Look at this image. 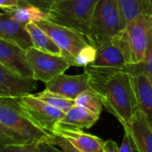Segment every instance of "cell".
Segmentation results:
<instances>
[{
    "label": "cell",
    "instance_id": "f546056e",
    "mask_svg": "<svg viewBox=\"0 0 152 152\" xmlns=\"http://www.w3.org/2000/svg\"><path fill=\"white\" fill-rule=\"evenodd\" d=\"M20 0H0V8L4 10L15 8L20 4Z\"/></svg>",
    "mask_w": 152,
    "mask_h": 152
},
{
    "label": "cell",
    "instance_id": "6da1fadb",
    "mask_svg": "<svg viewBox=\"0 0 152 152\" xmlns=\"http://www.w3.org/2000/svg\"><path fill=\"white\" fill-rule=\"evenodd\" d=\"M90 89L99 97L103 107L117 118L127 132L138 104L132 75L127 69L84 67Z\"/></svg>",
    "mask_w": 152,
    "mask_h": 152
},
{
    "label": "cell",
    "instance_id": "83f0119b",
    "mask_svg": "<svg viewBox=\"0 0 152 152\" xmlns=\"http://www.w3.org/2000/svg\"><path fill=\"white\" fill-rule=\"evenodd\" d=\"M50 143L53 145H58V147L61 149L63 152H80L78 151L74 147H73L66 140H65L63 137L54 134L51 138Z\"/></svg>",
    "mask_w": 152,
    "mask_h": 152
},
{
    "label": "cell",
    "instance_id": "7402d4cb",
    "mask_svg": "<svg viewBox=\"0 0 152 152\" xmlns=\"http://www.w3.org/2000/svg\"><path fill=\"white\" fill-rule=\"evenodd\" d=\"M33 95L36 98H38L39 100L63 111L64 113L68 111L73 105H75V102L73 100L66 99V98H65L61 95H58L56 94L50 93V92L47 91L46 89L40 93H37Z\"/></svg>",
    "mask_w": 152,
    "mask_h": 152
},
{
    "label": "cell",
    "instance_id": "277c9868",
    "mask_svg": "<svg viewBox=\"0 0 152 152\" xmlns=\"http://www.w3.org/2000/svg\"><path fill=\"white\" fill-rule=\"evenodd\" d=\"M117 0H98L88 38L95 49L109 44L125 28Z\"/></svg>",
    "mask_w": 152,
    "mask_h": 152
},
{
    "label": "cell",
    "instance_id": "9a60e30c",
    "mask_svg": "<svg viewBox=\"0 0 152 152\" xmlns=\"http://www.w3.org/2000/svg\"><path fill=\"white\" fill-rule=\"evenodd\" d=\"M132 80L138 109L152 129V84L142 74L132 75Z\"/></svg>",
    "mask_w": 152,
    "mask_h": 152
},
{
    "label": "cell",
    "instance_id": "5bb4252c",
    "mask_svg": "<svg viewBox=\"0 0 152 152\" xmlns=\"http://www.w3.org/2000/svg\"><path fill=\"white\" fill-rule=\"evenodd\" d=\"M0 38L14 43L24 51L32 47V42L25 26L15 21L5 12L0 14Z\"/></svg>",
    "mask_w": 152,
    "mask_h": 152
},
{
    "label": "cell",
    "instance_id": "d6986e66",
    "mask_svg": "<svg viewBox=\"0 0 152 152\" xmlns=\"http://www.w3.org/2000/svg\"><path fill=\"white\" fill-rule=\"evenodd\" d=\"M125 26L139 15H152V0H117Z\"/></svg>",
    "mask_w": 152,
    "mask_h": 152
},
{
    "label": "cell",
    "instance_id": "9c48e42d",
    "mask_svg": "<svg viewBox=\"0 0 152 152\" xmlns=\"http://www.w3.org/2000/svg\"><path fill=\"white\" fill-rule=\"evenodd\" d=\"M46 90L74 101L82 93L91 89L89 86L88 74L84 71L74 76L60 74L46 83Z\"/></svg>",
    "mask_w": 152,
    "mask_h": 152
},
{
    "label": "cell",
    "instance_id": "4dcf8cb0",
    "mask_svg": "<svg viewBox=\"0 0 152 152\" xmlns=\"http://www.w3.org/2000/svg\"><path fill=\"white\" fill-rule=\"evenodd\" d=\"M118 145L113 140H108L104 142L103 152H118Z\"/></svg>",
    "mask_w": 152,
    "mask_h": 152
},
{
    "label": "cell",
    "instance_id": "cb8c5ba5",
    "mask_svg": "<svg viewBox=\"0 0 152 152\" xmlns=\"http://www.w3.org/2000/svg\"><path fill=\"white\" fill-rule=\"evenodd\" d=\"M127 70L131 73V75H144L152 84V29L151 31L148 48L143 61L137 65H128Z\"/></svg>",
    "mask_w": 152,
    "mask_h": 152
},
{
    "label": "cell",
    "instance_id": "5b68a950",
    "mask_svg": "<svg viewBox=\"0 0 152 152\" xmlns=\"http://www.w3.org/2000/svg\"><path fill=\"white\" fill-rule=\"evenodd\" d=\"M0 124L20 134L28 142L50 143L54 135L43 132L29 119L20 104V96H0Z\"/></svg>",
    "mask_w": 152,
    "mask_h": 152
},
{
    "label": "cell",
    "instance_id": "52a82bcc",
    "mask_svg": "<svg viewBox=\"0 0 152 152\" xmlns=\"http://www.w3.org/2000/svg\"><path fill=\"white\" fill-rule=\"evenodd\" d=\"M36 25L57 45L61 50V55L70 62L71 66H73L77 54L89 45L87 40L79 33L47 20H39L36 22Z\"/></svg>",
    "mask_w": 152,
    "mask_h": 152
},
{
    "label": "cell",
    "instance_id": "f1b7e54d",
    "mask_svg": "<svg viewBox=\"0 0 152 152\" xmlns=\"http://www.w3.org/2000/svg\"><path fill=\"white\" fill-rule=\"evenodd\" d=\"M118 152H136L129 134L125 133V136H124L122 144L120 148L118 149Z\"/></svg>",
    "mask_w": 152,
    "mask_h": 152
},
{
    "label": "cell",
    "instance_id": "1f68e13d",
    "mask_svg": "<svg viewBox=\"0 0 152 152\" xmlns=\"http://www.w3.org/2000/svg\"><path fill=\"white\" fill-rule=\"evenodd\" d=\"M1 12H0V14H1Z\"/></svg>",
    "mask_w": 152,
    "mask_h": 152
},
{
    "label": "cell",
    "instance_id": "7c38bea8",
    "mask_svg": "<svg viewBox=\"0 0 152 152\" xmlns=\"http://www.w3.org/2000/svg\"><path fill=\"white\" fill-rule=\"evenodd\" d=\"M54 134L63 137L80 152H103L104 141L98 136L84 133L81 129L56 126Z\"/></svg>",
    "mask_w": 152,
    "mask_h": 152
},
{
    "label": "cell",
    "instance_id": "ba28073f",
    "mask_svg": "<svg viewBox=\"0 0 152 152\" xmlns=\"http://www.w3.org/2000/svg\"><path fill=\"white\" fill-rule=\"evenodd\" d=\"M20 104L29 119L47 134L53 132L65 113L29 94L20 96Z\"/></svg>",
    "mask_w": 152,
    "mask_h": 152
},
{
    "label": "cell",
    "instance_id": "e0dca14e",
    "mask_svg": "<svg viewBox=\"0 0 152 152\" xmlns=\"http://www.w3.org/2000/svg\"><path fill=\"white\" fill-rule=\"evenodd\" d=\"M99 118V116L93 114L85 108L79 105H73L65 113L57 126L81 130L89 129L96 124Z\"/></svg>",
    "mask_w": 152,
    "mask_h": 152
},
{
    "label": "cell",
    "instance_id": "8992f818",
    "mask_svg": "<svg viewBox=\"0 0 152 152\" xmlns=\"http://www.w3.org/2000/svg\"><path fill=\"white\" fill-rule=\"evenodd\" d=\"M25 56L32 70V78L45 84L71 67L70 62L62 55L44 53L33 46L25 50Z\"/></svg>",
    "mask_w": 152,
    "mask_h": 152
},
{
    "label": "cell",
    "instance_id": "44dd1931",
    "mask_svg": "<svg viewBox=\"0 0 152 152\" xmlns=\"http://www.w3.org/2000/svg\"><path fill=\"white\" fill-rule=\"evenodd\" d=\"M0 152H63L55 145L46 142H27L13 145H0Z\"/></svg>",
    "mask_w": 152,
    "mask_h": 152
},
{
    "label": "cell",
    "instance_id": "ffe728a7",
    "mask_svg": "<svg viewBox=\"0 0 152 152\" xmlns=\"http://www.w3.org/2000/svg\"><path fill=\"white\" fill-rule=\"evenodd\" d=\"M24 4L25 5H22L20 3V4L17 7L4 10V12H5L15 21L19 22L23 26L30 22L36 23L42 20H47V12L37 7L28 5L26 4Z\"/></svg>",
    "mask_w": 152,
    "mask_h": 152
},
{
    "label": "cell",
    "instance_id": "4fadbf2b",
    "mask_svg": "<svg viewBox=\"0 0 152 152\" xmlns=\"http://www.w3.org/2000/svg\"><path fill=\"white\" fill-rule=\"evenodd\" d=\"M125 133L130 134L135 151L152 152V129L141 110L135 112L128 131Z\"/></svg>",
    "mask_w": 152,
    "mask_h": 152
},
{
    "label": "cell",
    "instance_id": "484cf974",
    "mask_svg": "<svg viewBox=\"0 0 152 152\" xmlns=\"http://www.w3.org/2000/svg\"><path fill=\"white\" fill-rule=\"evenodd\" d=\"M95 56H96V49L92 45H88L77 54V56L74 59L73 66L84 68L87 65H90L94 61Z\"/></svg>",
    "mask_w": 152,
    "mask_h": 152
},
{
    "label": "cell",
    "instance_id": "ac0fdd59",
    "mask_svg": "<svg viewBox=\"0 0 152 152\" xmlns=\"http://www.w3.org/2000/svg\"><path fill=\"white\" fill-rule=\"evenodd\" d=\"M25 28L28 31L30 40L32 42V46L44 53L61 55V50L57 45L52 40V38L43 31L34 22H30L25 25Z\"/></svg>",
    "mask_w": 152,
    "mask_h": 152
},
{
    "label": "cell",
    "instance_id": "3957f363",
    "mask_svg": "<svg viewBox=\"0 0 152 152\" xmlns=\"http://www.w3.org/2000/svg\"><path fill=\"white\" fill-rule=\"evenodd\" d=\"M98 0H59L47 12V20L82 35L88 42Z\"/></svg>",
    "mask_w": 152,
    "mask_h": 152
},
{
    "label": "cell",
    "instance_id": "603a6c76",
    "mask_svg": "<svg viewBox=\"0 0 152 152\" xmlns=\"http://www.w3.org/2000/svg\"><path fill=\"white\" fill-rule=\"evenodd\" d=\"M75 105L82 106L97 116H100L103 110V103L99 97L92 91L88 90L82 93L74 100Z\"/></svg>",
    "mask_w": 152,
    "mask_h": 152
},
{
    "label": "cell",
    "instance_id": "2e32d148",
    "mask_svg": "<svg viewBox=\"0 0 152 152\" xmlns=\"http://www.w3.org/2000/svg\"><path fill=\"white\" fill-rule=\"evenodd\" d=\"M89 66L97 68L127 69L128 64L120 48L114 42H111L96 49L95 59Z\"/></svg>",
    "mask_w": 152,
    "mask_h": 152
},
{
    "label": "cell",
    "instance_id": "8fae6325",
    "mask_svg": "<svg viewBox=\"0 0 152 152\" xmlns=\"http://www.w3.org/2000/svg\"><path fill=\"white\" fill-rule=\"evenodd\" d=\"M38 87L33 78H25L13 73L0 63V96H22Z\"/></svg>",
    "mask_w": 152,
    "mask_h": 152
},
{
    "label": "cell",
    "instance_id": "d4e9b609",
    "mask_svg": "<svg viewBox=\"0 0 152 152\" xmlns=\"http://www.w3.org/2000/svg\"><path fill=\"white\" fill-rule=\"evenodd\" d=\"M23 136L0 124V145H13L27 143Z\"/></svg>",
    "mask_w": 152,
    "mask_h": 152
},
{
    "label": "cell",
    "instance_id": "4316f807",
    "mask_svg": "<svg viewBox=\"0 0 152 152\" xmlns=\"http://www.w3.org/2000/svg\"><path fill=\"white\" fill-rule=\"evenodd\" d=\"M20 1H22L23 4L37 7V8L47 12L49 11V9L59 0H20Z\"/></svg>",
    "mask_w": 152,
    "mask_h": 152
},
{
    "label": "cell",
    "instance_id": "7a4b0ae2",
    "mask_svg": "<svg viewBox=\"0 0 152 152\" xmlns=\"http://www.w3.org/2000/svg\"><path fill=\"white\" fill-rule=\"evenodd\" d=\"M152 29V15L142 14L133 19L112 40L122 51L128 65L143 61Z\"/></svg>",
    "mask_w": 152,
    "mask_h": 152
},
{
    "label": "cell",
    "instance_id": "30bf717a",
    "mask_svg": "<svg viewBox=\"0 0 152 152\" xmlns=\"http://www.w3.org/2000/svg\"><path fill=\"white\" fill-rule=\"evenodd\" d=\"M0 63L25 78H32V70L27 61L25 51L13 42L0 38Z\"/></svg>",
    "mask_w": 152,
    "mask_h": 152
}]
</instances>
